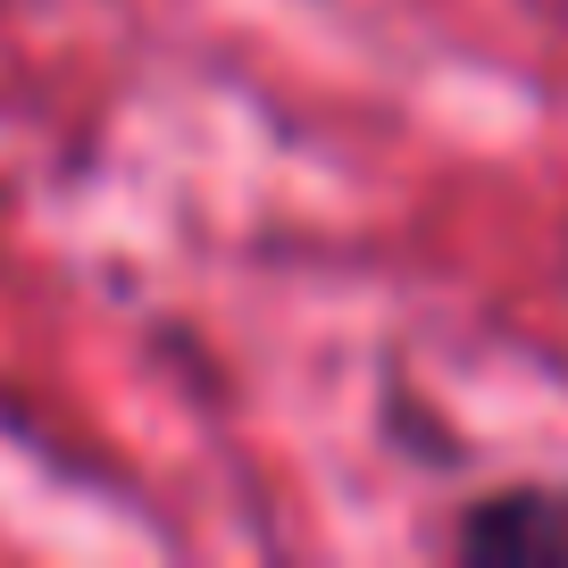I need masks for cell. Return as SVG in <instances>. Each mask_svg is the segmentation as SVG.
<instances>
[{
	"instance_id": "obj_1",
	"label": "cell",
	"mask_w": 568,
	"mask_h": 568,
	"mask_svg": "<svg viewBox=\"0 0 568 568\" xmlns=\"http://www.w3.org/2000/svg\"><path fill=\"white\" fill-rule=\"evenodd\" d=\"M444 560L460 568H568V477H501L452 501Z\"/></svg>"
}]
</instances>
